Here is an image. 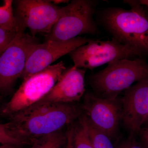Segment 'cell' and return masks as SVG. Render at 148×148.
Masks as SVG:
<instances>
[{
	"label": "cell",
	"mask_w": 148,
	"mask_h": 148,
	"mask_svg": "<svg viewBox=\"0 0 148 148\" xmlns=\"http://www.w3.org/2000/svg\"><path fill=\"white\" fill-rule=\"evenodd\" d=\"M79 106L56 103L28 108L10 117L7 123L13 138L22 144H31L45 135L62 130L81 116Z\"/></svg>",
	"instance_id": "obj_1"
},
{
	"label": "cell",
	"mask_w": 148,
	"mask_h": 148,
	"mask_svg": "<svg viewBox=\"0 0 148 148\" xmlns=\"http://www.w3.org/2000/svg\"><path fill=\"white\" fill-rule=\"evenodd\" d=\"M131 9L110 8L100 15L101 24L120 42L130 47L141 57L148 56V11L139 1H124Z\"/></svg>",
	"instance_id": "obj_2"
},
{
	"label": "cell",
	"mask_w": 148,
	"mask_h": 148,
	"mask_svg": "<svg viewBox=\"0 0 148 148\" xmlns=\"http://www.w3.org/2000/svg\"><path fill=\"white\" fill-rule=\"evenodd\" d=\"M106 69L92 75L90 84L96 96L116 99L134 83L148 78V64L143 58L121 59L110 62Z\"/></svg>",
	"instance_id": "obj_3"
},
{
	"label": "cell",
	"mask_w": 148,
	"mask_h": 148,
	"mask_svg": "<svg viewBox=\"0 0 148 148\" xmlns=\"http://www.w3.org/2000/svg\"><path fill=\"white\" fill-rule=\"evenodd\" d=\"M63 61L23 79L18 90L2 110V114L11 116L40 101L49 92L66 70Z\"/></svg>",
	"instance_id": "obj_4"
},
{
	"label": "cell",
	"mask_w": 148,
	"mask_h": 148,
	"mask_svg": "<svg viewBox=\"0 0 148 148\" xmlns=\"http://www.w3.org/2000/svg\"><path fill=\"white\" fill-rule=\"evenodd\" d=\"M97 1L73 0L64 6L63 14L45 35L46 40L67 41L79 35L99 33L93 19Z\"/></svg>",
	"instance_id": "obj_5"
},
{
	"label": "cell",
	"mask_w": 148,
	"mask_h": 148,
	"mask_svg": "<svg viewBox=\"0 0 148 148\" xmlns=\"http://www.w3.org/2000/svg\"><path fill=\"white\" fill-rule=\"evenodd\" d=\"M69 54L73 61L75 67L91 70L116 60L141 57L132 48L113 38L106 41L90 39L87 43Z\"/></svg>",
	"instance_id": "obj_6"
},
{
	"label": "cell",
	"mask_w": 148,
	"mask_h": 148,
	"mask_svg": "<svg viewBox=\"0 0 148 148\" xmlns=\"http://www.w3.org/2000/svg\"><path fill=\"white\" fill-rule=\"evenodd\" d=\"M38 42L36 37L18 33L0 53V94L10 91L14 83L21 77L29 54Z\"/></svg>",
	"instance_id": "obj_7"
},
{
	"label": "cell",
	"mask_w": 148,
	"mask_h": 148,
	"mask_svg": "<svg viewBox=\"0 0 148 148\" xmlns=\"http://www.w3.org/2000/svg\"><path fill=\"white\" fill-rule=\"evenodd\" d=\"M15 16L23 28L29 29L32 36L48 34L63 14L64 7H61L45 0L16 1Z\"/></svg>",
	"instance_id": "obj_8"
},
{
	"label": "cell",
	"mask_w": 148,
	"mask_h": 148,
	"mask_svg": "<svg viewBox=\"0 0 148 148\" xmlns=\"http://www.w3.org/2000/svg\"><path fill=\"white\" fill-rule=\"evenodd\" d=\"M90 40L86 37L78 36L67 41L46 40L43 43H38L31 51L20 78L23 79L41 71L58 58L87 43Z\"/></svg>",
	"instance_id": "obj_9"
},
{
	"label": "cell",
	"mask_w": 148,
	"mask_h": 148,
	"mask_svg": "<svg viewBox=\"0 0 148 148\" xmlns=\"http://www.w3.org/2000/svg\"><path fill=\"white\" fill-rule=\"evenodd\" d=\"M121 119L130 136L138 134L148 119V78L125 90Z\"/></svg>",
	"instance_id": "obj_10"
},
{
	"label": "cell",
	"mask_w": 148,
	"mask_h": 148,
	"mask_svg": "<svg viewBox=\"0 0 148 148\" xmlns=\"http://www.w3.org/2000/svg\"><path fill=\"white\" fill-rule=\"evenodd\" d=\"M116 101L87 93L82 108L92 124L110 139L116 134L121 119V111Z\"/></svg>",
	"instance_id": "obj_11"
},
{
	"label": "cell",
	"mask_w": 148,
	"mask_h": 148,
	"mask_svg": "<svg viewBox=\"0 0 148 148\" xmlns=\"http://www.w3.org/2000/svg\"><path fill=\"white\" fill-rule=\"evenodd\" d=\"M85 69L74 66L66 69L49 92L40 101L29 108L56 103H72L79 101L85 91Z\"/></svg>",
	"instance_id": "obj_12"
},
{
	"label": "cell",
	"mask_w": 148,
	"mask_h": 148,
	"mask_svg": "<svg viewBox=\"0 0 148 148\" xmlns=\"http://www.w3.org/2000/svg\"><path fill=\"white\" fill-rule=\"evenodd\" d=\"M79 119L85 128L93 148H114L110 138L95 127L85 115H81Z\"/></svg>",
	"instance_id": "obj_13"
},
{
	"label": "cell",
	"mask_w": 148,
	"mask_h": 148,
	"mask_svg": "<svg viewBox=\"0 0 148 148\" xmlns=\"http://www.w3.org/2000/svg\"><path fill=\"white\" fill-rule=\"evenodd\" d=\"M12 0H4L0 5V27L8 31L20 33L24 29L14 14Z\"/></svg>",
	"instance_id": "obj_14"
},
{
	"label": "cell",
	"mask_w": 148,
	"mask_h": 148,
	"mask_svg": "<svg viewBox=\"0 0 148 148\" xmlns=\"http://www.w3.org/2000/svg\"><path fill=\"white\" fill-rule=\"evenodd\" d=\"M66 134L71 148H93L85 128L79 120L70 127Z\"/></svg>",
	"instance_id": "obj_15"
},
{
	"label": "cell",
	"mask_w": 148,
	"mask_h": 148,
	"mask_svg": "<svg viewBox=\"0 0 148 148\" xmlns=\"http://www.w3.org/2000/svg\"><path fill=\"white\" fill-rule=\"evenodd\" d=\"M67 142V134L61 130L35 140L31 148H66Z\"/></svg>",
	"instance_id": "obj_16"
},
{
	"label": "cell",
	"mask_w": 148,
	"mask_h": 148,
	"mask_svg": "<svg viewBox=\"0 0 148 148\" xmlns=\"http://www.w3.org/2000/svg\"><path fill=\"white\" fill-rule=\"evenodd\" d=\"M0 143H10L21 145H24L20 141L14 139L12 136L9 131L7 123L0 124Z\"/></svg>",
	"instance_id": "obj_17"
},
{
	"label": "cell",
	"mask_w": 148,
	"mask_h": 148,
	"mask_svg": "<svg viewBox=\"0 0 148 148\" xmlns=\"http://www.w3.org/2000/svg\"><path fill=\"white\" fill-rule=\"evenodd\" d=\"M18 33H19L11 32L0 27V53L13 40Z\"/></svg>",
	"instance_id": "obj_18"
},
{
	"label": "cell",
	"mask_w": 148,
	"mask_h": 148,
	"mask_svg": "<svg viewBox=\"0 0 148 148\" xmlns=\"http://www.w3.org/2000/svg\"><path fill=\"white\" fill-rule=\"evenodd\" d=\"M118 148H144L142 145L136 142L134 136H130L128 140L122 143Z\"/></svg>",
	"instance_id": "obj_19"
},
{
	"label": "cell",
	"mask_w": 148,
	"mask_h": 148,
	"mask_svg": "<svg viewBox=\"0 0 148 148\" xmlns=\"http://www.w3.org/2000/svg\"><path fill=\"white\" fill-rule=\"evenodd\" d=\"M144 148H148V128H141L138 133Z\"/></svg>",
	"instance_id": "obj_20"
},
{
	"label": "cell",
	"mask_w": 148,
	"mask_h": 148,
	"mask_svg": "<svg viewBox=\"0 0 148 148\" xmlns=\"http://www.w3.org/2000/svg\"><path fill=\"white\" fill-rule=\"evenodd\" d=\"M22 146L10 143H0V148H20Z\"/></svg>",
	"instance_id": "obj_21"
},
{
	"label": "cell",
	"mask_w": 148,
	"mask_h": 148,
	"mask_svg": "<svg viewBox=\"0 0 148 148\" xmlns=\"http://www.w3.org/2000/svg\"><path fill=\"white\" fill-rule=\"evenodd\" d=\"M56 5L59 4L60 3H68L69 2V1H66V0H54V1H50Z\"/></svg>",
	"instance_id": "obj_22"
},
{
	"label": "cell",
	"mask_w": 148,
	"mask_h": 148,
	"mask_svg": "<svg viewBox=\"0 0 148 148\" xmlns=\"http://www.w3.org/2000/svg\"><path fill=\"white\" fill-rule=\"evenodd\" d=\"M139 1L142 5L148 7V0H140Z\"/></svg>",
	"instance_id": "obj_23"
},
{
	"label": "cell",
	"mask_w": 148,
	"mask_h": 148,
	"mask_svg": "<svg viewBox=\"0 0 148 148\" xmlns=\"http://www.w3.org/2000/svg\"><path fill=\"white\" fill-rule=\"evenodd\" d=\"M66 148H71V145H70L69 143H68V142H67V145Z\"/></svg>",
	"instance_id": "obj_24"
},
{
	"label": "cell",
	"mask_w": 148,
	"mask_h": 148,
	"mask_svg": "<svg viewBox=\"0 0 148 148\" xmlns=\"http://www.w3.org/2000/svg\"><path fill=\"white\" fill-rule=\"evenodd\" d=\"M1 94H0V103H1Z\"/></svg>",
	"instance_id": "obj_25"
},
{
	"label": "cell",
	"mask_w": 148,
	"mask_h": 148,
	"mask_svg": "<svg viewBox=\"0 0 148 148\" xmlns=\"http://www.w3.org/2000/svg\"><path fill=\"white\" fill-rule=\"evenodd\" d=\"M147 122H148V119L147 120Z\"/></svg>",
	"instance_id": "obj_26"
}]
</instances>
